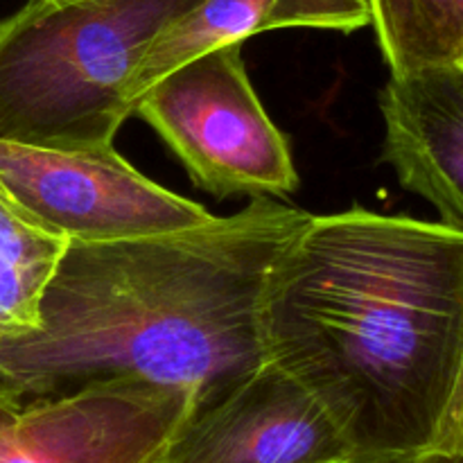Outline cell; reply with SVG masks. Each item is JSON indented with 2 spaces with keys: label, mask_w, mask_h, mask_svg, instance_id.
I'll return each instance as SVG.
<instances>
[{
  "label": "cell",
  "mask_w": 463,
  "mask_h": 463,
  "mask_svg": "<svg viewBox=\"0 0 463 463\" xmlns=\"http://www.w3.org/2000/svg\"><path fill=\"white\" fill-rule=\"evenodd\" d=\"M134 116L156 131L193 184L215 197H285L298 188L292 149L249 80L242 43L158 77L138 95Z\"/></svg>",
  "instance_id": "cell-4"
},
{
  "label": "cell",
  "mask_w": 463,
  "mask_h": 463,
  "mask_svg": "<svg viewBox=\"0 0 463 463\" xmlns=\"http://www.w3.org/2000/svg\"><path fill=\"white\" fill-rule=\"evenodd\" d=\"M307 220L301 208L256 197L188 229L68 240L36 328L0 339V387L30 401L140 378L190 389L197 407L215 401L267 360V283Z\"/></svg>",
  "instance_id": "cell-2"
},
{
  "label": "cell",
  "mask_w": 463,
  "mask_h": 463,
  "mask_svg": "<svg viewBox=\"0 0 463 463\" xmlns=\"http://www.w3.org/2000/svg\"><path fill=\"white\" fill-rule=\"evenodd\" d=\"M378 102L383 161L439 222L463 231V63L389 75Z\"/></svg>",
  "instance_id": "cell-8"
},
{
  "label": "cell",
  "mask_w": 463,
  "mask_h": 463,
  "mask_svg": "<svg viewBox=\"0 0 463 463\" xmlns=\"http://www.w3.org/2000/svg\"><path fill=\"white\" fill-rule=\"evenodd\" d=\"M389 75L463 61V0H366Z\"/></svg>",
  "instance_id": "cell-11"
},
{
  "label": "cell",
  "mask_w": 463,
  "mask_h": 463,
  "mask_svg": "<svg viewBox=\"0 0 463 463\" xmlns=\"http://www.w3.org/2000/svg\"><path fill=\"white\" fill-rule=\"evenodd\" d=\"M54 3H59V0H54Z\"/></svg>",
  "instance_id": "cell-12"
},
{
  "label": "cell",
  "mask_w": 463,
  "mask_h": 463,
  "mask_svg": "<svg viewBox=\"0 0 463 463\" xmlns=\"http://www.w3.org/2000/svg\"><path fill=\"white\" fill-rule=\"evenodd\" d=\"M0 179L52 233L75 242H113L203 224L213 217L140 175L113 145L45 149L0 140Z\"/></svg>",
  "instance_id": "cell-6"
},
{
  "label": "cell",
  "mask_w": 463,
  "mask_h": 463,
  "mask_svg": "<svg viewBox=\"0 0 463 463\" xmlns=\"http://www.w3.org/2000/svg\"><path fill=\"white\" fill-rule=\"evenodd\" d=\"M199 0H27L0 18V140L99 149L134 104L152 41Z\"/></svg>",
  "instance_id": "cell-3"
},
{
  "label": "cell",
  "mask_w": 463,
  "mask_h": 463,
  "mask_svg": "<svg viewBox=\"0 0 463 463\" xmlns=\"http://www.w3.org/2000/svg\"><path fill=\"white\" fill-rule=\"evenodd\" d=\"M371 23L366 0H199L167 25L140 59L129 84L131 104L158 77L188 59L262 32L288 27L355 32Z\"/></svg>",
  "instance_id": "cell-9"
},
{
  "label": "cell",
  "mask_w": 463,
  "mask_h": 463,
  "mask_svg": "<svg viewBox=\"0 0 463 463\" xmlns=\"http://www.w3.org/2000/svg\"><path fill=\"white\" fill-rule=\"evenodd\" d=\"M158 463H353L319 398L276 362L197 407Z\"/></svg>",
  "instance_id": "cell-7"
},
{
  "label": "cell",
  "mask_w": 463,
  "mask_h": 463,
  "mask_svg": "<svg viewBox=\"0 0 463 463\" xmlns=\"http://www.w3.org/2000/svg\"><path fill=\"white\" fill-rule=\"evenodd\" d=\"M430 463H434V461H430Z\"/></svg>",
  "instance_id": "cell-13"
},
{
  "label": "cell",
  "mask_w": 463,
  "mask_h": 463,
  "mask_svg": "<svg viewBox=\"0 0 463 463\" xmlns=\"http://www.w3.org/2000/svg\"><path fill=\"white\" fill-rule=\"evenodd\" d=\"M66 244L0 179V339L36 328L41 297Z\"/></svg>",
  "instance_id": "cell-10"
},
{
  "label": "cell",
  "mask_w": 463,
  "mask_h": 463,
  "mask_svg": "<svg viewBox=\"0 0 463 463\" xmlns=\"http://www.w3.org/2000/svg\"><path fill=\"white\" fill-rule=\"evenodd\" d=\"M194 407L190 389L140 378L30 401L0 387V463H158Z\"/></svg>",
  "instance_id": "cell-5"
},
{
  "label": "cell",
  "mask_w": 463,
  "mask_h": 463,
  "mask_svg": "<svg viewBox=\"0 0 463 463\" xmlns=\"http://www.w3.org/2000/svg\"><path fill=\"white\" fill-rule=\"evenodd\" d=\"M461 63H463V61H461Z\"/></svg>",
  "instance_id": "cell-14"
},
{
  "label": "cell",
  "mask_w": 463,
  "mask_h": 463,
  "mask_svg": "<svg viewBox=\"0 0 463 463\" xmlns=\"http://www.w3.org/2000/svg\"><path fill=\"white\" fill-rule=\"evenodd\" d=\"M262 339L353 463H463V231L362 206L310 215L269 274Z\"/></svg>",
  "instance_id": "cell-1"
}]
</instances>
